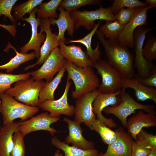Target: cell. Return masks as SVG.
I'll use <instances>...</instances> for the list:
<instances>
[{"label": "cell", "instance_id": "cell-1", "mask_svg": "<svg viewBox=\"0 0 156 156\" xmlns=\"http://www.w3.org/2000/svg\"><path fill=\"white\" fill-rule=\"evenodd\" d=\"M97 37L102 44L108 62L118 71L123 79L134 77L133 54L128 47L116 40L105 39L104 35L97 30Z\"/></svg>", "mask_w": 156, "mask_h": 156}, {"label": "cell", "instance_id": "cell-2", "mask_svg": "<svg viewBox=\"0 0 156 156\" xmlns=\"http://www.w3.org/2000/svg\"><path fill=\"white\" fill-rule=\"evenodd\" d=\"M64 67L68 73L67 80H72L75 86L71 93L76 99L96 89L99 84V79L92 67H78L66 60Z\"/></svg>", "mask_w": 156, "mask_h": 156}, {"label": "cell", "instance_id": "cell-3", "mask_svg": "<svg viewBox=\"0 0 156 156\" xmlns=\"http://www.w3.org/2000/svg\"><path fill=\"white\" fill-rule=\"evenodd\" d=\"M45 82L32 78L18 81L5 92L16 101L28 105L39 106L40 92Z\"/></svg>", "mask_w": 156, "mask_h": 156}, {"label": "cell", "instance_id": "cell-4", "mask_svg": "<svg viewBox=\"0 0 156 156\" xmlns=\"http://www.w3.org/2000/svg\"><path fill=\"white\" fill-rule=\"evenodd\" d=\"M0 113L5 125L16 118L21 121L32 117L39 111L38 107L28 105L21 103L4 93L0 94Z\"/></svg>", "mask_w": 156, "mask_h": 156}, {"label": "cell", "instance_id": "cell-5", "mask_svg": "<svg viewBox=\"0 0 156 156\" xmlns=\"http://www.w3.org/2000/svg\"><path fill=\"white\" fill-rule=\"evenodd\" d=\"M119 96L121 101L118 105L107 107L103 111L106 114H112L116 117L125 127L127 126V117L135 113L136 109L143 110L147 113L155 114L154 105H144L137 102L126 91V89H121Z\"/></svg>", "mask_w": 156, "mask_h": 156}, {"label": "cell", "instance_id": "cell-6", "mask_svg": "<svg viewBox=\"0 0 156 156\" xmlns=\"http://www.w3.org/2000/svg\"><path fill=\"white\" fill-rule=\"evenodd\" d=\"M92 67L96 69L101 78L98 89L100 93H113L121 90L123 78L107 60L100 58L93 63Z\"/></svg>", "mask_w": 156, "mask_h": 156}, {"label": "cell", "instance_id": "cell-7", "mask_svg": "<svg viewBox=\"0 0 156 156\" xmlns=\"http://www.w3.org/2000/svg\"><path fill=\"white\" fill-rule=\"evenodd\" d=\"M153 28L145 26H139L136 28L133 32L135 55L133 66L137 70V73L136 75L142 78L148 77L156 66L151 62L146 60L142 53V49L146 35Z\"/></svg>", "mask_w": 156, "mask_h": 156}, {"label": "cell", "instance_id": "cell-8", "mask_svg": "<svg viewBox=\"0 0 156 156\" xmlns=\"http://www.w3.org/2000/svg\"><path fill=\"white\" fill-rule=\"evenodd\" d=\"M74 20L75 29L83 26L88 30H92L96 25L97 20H116L112 11V6L104 8L101 5L99 8L93 10L83 11L75 10L69 13Z\"/></svg>", "mask_w": 156, "mask_h": 156}, {"label": "cell", "instance_id": "cell-9", "mask_svg": "<svg viewBox=\"0 0 156 156\" xmlns=\"http://www.w3.org/2000/svg\"><path fill=\"white\" fill-rule=\"evenodd\" d=\"M66 60L62 55L58 47L53 49L42 66L38 70L31 72L34 80L45 79L48 82L64 67Z\"/></svg>", "mask_w": 156, "mask_h": 156}, {"label": "cell", "instance_id": "cell-10", "mask_svg": "<svg viewBox=\"0 0 156 156\" xmlns=\"http://www.w3.org/2000/svg\"><path fill=\"white\" fill-rule=\"evenodd\" d=\"M99 94L96 89L76 99L74 114L75 121L80 124L83 123L89 128L91 126L96 119L92 103Z\"/></svg>", "mask_w": 156, "mask_h": 156}, {"label": "cell", "instance_id": "cell-11", "mask_svg": "<svg viewBox=\"0 0 156 156\" xmlns=\"http://www.w3.org/2000/svg\"><path fill=\"white\" fill-rule=\"evenodd\" d=\"M151 8L149 6L138 8L130 21L125 25L116 40L127 47H134V31L138 27L147 25V12Z\"/></svg>", "mask_w": 156, "mask_h": 156}, {"label": "cell", "instance_id": "cell-12", "mask_svg": "<svg viewBox=\"0 0 156 156\" xmlns=\"http://www.w3.org/2000/svg\"><path fill=\"white\" fill-rule=\"evenodd\" d=\"M60 118V117H51L47 112L43 113L28 120L20 122L18 129L25 136L31 132L39 130L48 131L53 135L58 131L50 125Z\"/></svg>", "mask_w": 156, "mask_h": 156}, {"label": "cell", "instance_id": "cell-13", "mask_svg": "<svg viewBox=\"0 0 156 156\" xmlns=\"http://www.w3.org/2000/svg\"><path fill=\"white\" fill-rule=\"evenodd\" d=\"M70 80H67L64 93L59 99L55 100H46L40 104V108L50 112L52 117H60L62 114L69 116L74 114L75 106L68 102V94L72 84Z\"/></svg>", "mask_w": 156, "mask_h": 156}, {"label": "cell", "instance_id": "cell-14", "mask_svg": "<svg viewBox=\"0 0 156 156\" xmlns=\"http://www.w3.org/2000/svg\"><path fill=\"white\" fill-rule=\"evenodd\" d=\"M38 10L37 7L35 8L29 14V17L22 19L23 21L30 24L31 35L29 41L21 48V52L24 53H27L29 50H34L36 57L38 59L40 57L41 44L44 41L46 37L44 32L40 31L39 33H38V28L41 21L40 18L36 17L35 15Z\"/></svg>", "mask_w": 156, "mask_h": 156}, {"label": "cell", "instance_id": "cell-15", "mask_svg": "<svg viewBox=\"0 0 156 156\" xmlns=\"http://www.w3.org/2000/svg\"><path fill=\"white\" fill-rule=\"evenodd\" d=\"M121 90L113 93H100L96 96L92 103L93 111L96 115L97 118L109 128H114L116 126V123L112 118H108L104 117L102 112L104 108L109 106L115 107L120 103L121 99L119 95Z\"/></svg>", "mask_w": 156, "mask_h": 156}, {"label": "cell", "instance_id": "cell-16", "mask_svg": "<svg viewBox=\"0 0 156 156\" xmlns=\"http://www.w3.org/2000/svg\"><path fill=\"white\" fill-rule=\"evenodd\" d=\"M116 137L115 140L108 145L103 156H131V147L133 142L131 134L120 126L115 131Z\"/></svg>", "mask_w": 156, "mask_h": 156}, {"label": "cell", "instance_id": "cell-17", "mask_svg": "<svg viewBox=\"0 0 156 156\" xmlns=\"http://www.w3.org/2000/svg\"><path fill=\"white\" fill-rule=\"evenodd\" d=\"M51 25L49 18L41 20L40 25V31L45 33L46 37L43 44L40 48V57L35 63L25 68V70L32 68L36 65L43 64L52 51L59 46V41L57 38V35L53 34L51 31Z\"/></svg>", "mask_w": 156, "mask_h": 156}, {"label": "cell", "instance_id": "cell-18", "mask_svg": "<svg viewBox=\"0 0 156 156\" xmlns=\"http://www.w3.org/2000/svg\"><path fill=\"white\" fill-rule=\"evenodd\" d=\"M59 44L60 52L67 60L79 67H92L93 63L80 46L74 44L67 46L61 40H59Z\"/></svg>", "mask_w": 156, "mask_h": 156}, {"label": "cell", "instance_id": "cell-19", "mask_svg": "<svg viewBox=\"0 0 156 156\" xmlns=\"http://www.w3.org/2000/svg\"><path fill=\"white\" fill-rule=\"evenodd\" d=\"M155 113H145L141 110L127 121V128L128 132L136 141V136L144 127H155L156 116Z\"/></svg>", "mask_w": 156, "mask_h": 156}, {"label": "cell", "instance_id": "cell-20", "mask_svg": "<svg viewBox=\"0 0 156 156\" xmlns=\"http://www.w3.org/2000/svg\"><path fill=\"white\" fill-rule=\"evenodd\" d=\"M63 120L68 124L69 130L68 135L65 139V142L83 150L94 148V143L87 140L83 135L80 123L66 117Z\"/></svg>", "mask_w": 156, "mask_h": 156}, {"label": "cell", "instance_id": "cell-21", "mask_svg": "<svg viewBox=\"0 0 156 156\" xmlns=\"http://www.w3.org/2000/svg\"><path fill=\"white\" fill-rule=\"evenodd\" d=\"M57 9L60 11L58 18H49L51 25H56L58 27V33L56 36L57 40L65 43V32L67 31L69 35L71 36H73L75 30L74 22L69 13L61 7H58Z\"/></svg>", "mask_w": 156, "mask_h": 156}, {"label": "cell", "instance_id": "cell-22", "mask_svg": "<svg viewBox=\"0 0 156 156\" xmlns=\"http://www.w3.org/2000/svg\"><path fill=\"white\" fill-rule=\"evenodd\" d=\"M121 87L122 89H133L138 101H144L150 99L156 103V89L144 86L138 82L134 78L123 79Z\"/></svg>", "mask_w": 156, "mask_h": 156}, {"label": "cell", "instance_id": "cell-23", "mask_svg": "<svg viewBox=\"0 0 156 156\" xmlns=\"http://www.w3.org/2000/svg\"><path fill=\"white\" fill-rule=\"evenodd\" d=\"M19 122L13 121L1 127L0 129V156H10L14 133L18 130Z\"/></svg>", "mask_w": 156, "mask_h": 156}, {"label": "cell", "instance_id": "cell-24", "mask_svg": "<svg viewBox=\"0 0 156 156\" xmlns=\"http://www.w3.org/2000/svg\"><path fill=\"white\" fill-rule=\"evenodd\" d=\"M101 22L100 20L96 24L94 28L84 37L79 39L71 40L67 42V43H77L83 44L86 48V53L90 60L93 63L100 59L101 51L99 50L100 44L98 42L96 48L93 49L91 47L92 37L96 33Z\"/></svg>", "mask_w": 156, "mask_h": 156}, {"label": "cell", "instance_id": "cell-25", "mask_svg": "<svg viewBox=\"0 0 156 156\" xmlns=\"http://www.w3.org/2000/svg\"><path fill=\"white\" fill-rule=\"evenodd\" d=\"M52 144L62 150L64 155L62 156H97L98 151L94 148L83 150L75 146H70L65 142L61 141L57 138L54 137L51 140Z\"/></svg>", "mask_w": 156, "mask_h": 156}, {"label": "cell", "instance_id": "cell-26", "mask_svg": "<svg viewBox=\"0 0 156 156\" xmlns=\"http://www.w3.org/2000/svg\"><path fill=\"white\" fill-rule=\"evenodd\" d=\"M66 71L64 67H63L51 81L45 82L39 94L40 104L46 100H54V92L61 82Z\"/></svg>", "mask_w": 156, "mask_h": 156}, {"label": "cell", "instance_id": "cell-27", "mask_svg": "<svg viewBox=\"0 0 156 156\" xmlns=\"http://www.w3.org/2000/svg\"><path fill=\"white\" fill-rule=\"evenodd\" d=\"M10 44V43H9ZM9 47L13 49L16 53V55L7 63L0 65V69H5L8 73L12 72L21 64L27 61L34 59L36 57L35 52L29 53H24L18 52L15 48L10 44H8Z\"/></svg>", "mask_w": 156, "mask_h": 156}, {"label": "cell", "instance_id": "cell-28", "mask_svg": "<svg viewBox=\"0 0 156 156\" xmlns=\"http://www.w3.org/2000/svg\"><path fill=\"white\" fill-rule=\"evenodd\" d=\"M89 128L97 132L103 142L108 145L112 143L116 139V135L115 131L111 129L97 118L96 119Z\"/></svg>", "mask_w": 156, "mask_h": 156}, {"label": "cell", "instance_id": "cell-29", "mask_svg": "<svg viewBox=\"0 0 156 156\" xmlns=\"http://www.w3.org/2000/svg\"><path fill=\"white\" fill-rule=\"evenodd\" d=\"M62 0H51L45 3H42L39 5L37 12V18L40 20L49 18L57 19L58 15L56 10L62 1Z\"/></svg>", "mask_w": 156, "mask_h": 156}, {"label": "cell", "instance_id": "cell-30", "mask_svg": "<svg viewBox=\"0 0 156 156\" xmlns=\"http://www.w3.org/2000/svg\"><path fill=\"white\" fill-rule=\"evenodd\" d=\"M30 73L12 74L0 72V94L4 93L11 87L12 84L18 81L29 78Z\"/></svg>", "mask_w": 156, "mask_h": 156}, {"label": "cell", "instance_id": "cell-31", "mask_svg": "<svg viewBox=\"0 0 156 156\" xmlns=\"http://www.w3.org/2000/svg\"><path fill=\"white\" fill-rule=\"evenodd\" d=\"M125 26L116 20L106 21L105 23L100 27L99 30L109 39L117 40Z\"/></svg>", "mask_w": 156, "mask_h": 156}, {"label": "cell", "instance_id": "cell-32", "mask_svg": "<svg viewBox=\"0 0 156 156\" xmlns=\"http://www.w3.org/2000/svg\"><path fill=\"white\" fill-rule=\"evenodd\" d=\"M42 0H29L14 6L12 10L14 12L13 17L16 21L23 19L27 13L30 14L32 10L43 1Z\"/></svg>", "mask_w": 156, "mask_h": 156}, {"label": "cell", "instance_id": "cell-33", "mask_svg": "<svg viewBox=\"0 0 156 156\" xmlns=\"http://www.w3.org/2000/svg\"><path fill=\"white\" fill-rule=\"evenodd\" d=\"M101 1L99 0H64L59 7L62 8L70 13L80 7L86 5H100Z\"/></svg>", "mask_w": 156, "mask_h": 156}, {"label": "cell", "instance_id": "cell-34", "mask_svg": "<svg viewBox=\"0 0 156 156\" xmlns=\"http://www.w3.org/2000/svg\"><path fill=\"white\" fill-rule=\"evenodd\" d=\"M111 6L112 12L114 14L125 7L142 8L148 6L144 2L139 0H114Z\"/></svg>", "mask_w": 156, "mask_h": 156}, {"label": "cell", "instance_id": "cell-35", "mask_svg": "<svg viewBox=\"0 0 156 156\" xmlns=\"http://www.w3.org/2000/svg\"><path fill=\"white\" fill-rule=\"evenodd\" d=\"M25 136L18 130L13 136V145L10 156H24L25 152L24 142Z\"/></svg>", "mask_w": 156, "mask_h": 156}, {"label": "cell", "instance_id": "cell-36", "mask_svg": "<svg viewBox=\"0 0 156 156\" xmlns=\"http://www.w3.org/2000/svg\"><path fill=\"white\" fill-rule=\"evenodd\" d=\"M142 53L147 61L152 62L156 59V38L152 35L148 36L145 44L143 47Z\"/></svg>", "mask_w": 156, "mask_h": 156}, {"label": "cell", "instance_id": "cell-37", "mask_svg": "<svg viewBox=\"0 0 156 156\" xmlns=\"http://www.w3.org/2000/svg\"><path fill=\"white\" fill-rule=\"evenodd\" d=\"M138 8H129L122 9L114 14V17L120 24L125 25L130 21Z\"/></svg>", "mask_w": 156, "mask_h": 156}, {"label": "cell", "instance_id": "cell-38", "mask_svg": "<svg viewBox=\"0 0 156 156\" xmlns=\"http://www.w3.org/2000/svg\"><path fill=\"white\" fill-rule=\"evenodd\" d=\"M17 1V0H0V17L4 15L9 18L11 23L14 25L16 21L11 14L14 5Z\"/></svg>", "mask_w": 156, "mask_h": 156}, {"label": "cell", "instance_id": "cell-39", "mask_svg": "<svg viewBox=\"0 0 156 156\" xmlns=\"http://www.w3.org/2000/svg\"><path fill=\"white\" fill-rule=\"evenodd\" d=\"M137 142L151 148L156 147V135L142 129L136 136Z\"/></svg>", "mask_w": 156, "mask_h": 156}, {"label": "cell", "instance_id": "cell-40", "mask_svg": "<svg viewBox=\"0 0 156 156\" xmlns=\"http://www.w3.org/2000/svg\"><path fill=\"white\" fill-rule=\"evenodd\" d=\"M152 148L133 141L131 147V156H147Z\"/></svg>", "mask_w": 156, "mask_h": 156}, {"label": "cell", "instance_id": "cell-41", "mask_svg": "<svg viewBox=\"0 0 156 156\" xmlns=\"http://www.w3.org/2000/svg\"><path fill=\"white\" fill-rule=\"evenodd\" d=\"M134 78L140 84L147 87L156 88V66L149 76L145 78H140L136 74Z\"/></svg>", "mask_w": 156, "mask_h": 156}, {"label": "cell", "instance_id": "cell-42", "mask_svg": "<svg viewBox=\"0 0 156 156\" xmlns=\"http://www.w3.org/2000/svg\"><path fill=\"white\" fill-rule=\"evenodd\" d=\"M148 6L151 7L152 8L156 7V0H146L144 2Z\"/></svg>", "mask_w": 156, "mask_h": 156}, {"label": "cell", "instance_id": "cell-43", "mask_svg": "<svg viewBox=\"0 0 156 156\" xmlns=\"http://www.w3.org/2000/svg\"><path fill=\"white\" fill-rule=\"evenodd\" d=\"M147 156H156V147L153 148Z\"/></svg>", "mask_w": 156, "mask_h": 156}, {"label": "cell", "instance_id": "cell-44", "mask_svg": "<svg viewBox=\"0 0 156 156\" xmlns=\"http://www.w3.org/2000/svg\"><path fill=\"white\" fill-rule=\"evenodd\" d=\"M60 151L59 150H57L55 152L54 156H62V153H60Z\"/></svg>", "mask_w": 156, "mask_h": 156}, {"label": "cell", "instance_id": "cell-45", "mask_svg": "<svg viewBox=\"0 0 156 156\" xmlns=\"http://www.w3.org/2000/svg\"><path fill=\"white\" fill-rule=\"evenodd\" d=\"M0 26L5 28L6 30L7 29L8 27V25H6L4 24H0Z\"/></svg>", "mask_w": 156, "mask_h": 156}, {"label": "cell", "instance_id": "cell-46", "mask_svg": "<svg viewBox=\"0 0 156 156\" xmlns=\"http://www.w3.org/2000/svg\"><path fill=\"white\" fill-rule=\"evenodd\" d=\"M97 156H103V154L101 153L99 155H98Z\"/></svg>", "mask_w": 156, "mask_h": 156}, {"label": "cell", "instance_id": "cell-47", "mask_svg": "<svg viewBox=\"0 0 156 156\" xmlns=\"http://www.w3.org/2000/svg\"><path fill=\"white\" fill-rule=\"evenodd\" d=\"M1 127L0 126V129H1Z\"/></svg>", "mask_w": 156, "mask_h": 156}]
</instances>
